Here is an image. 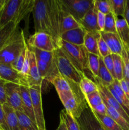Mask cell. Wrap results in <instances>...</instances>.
I'll list each match as a JSON object with an SVG mask.
<instances>
[{
	"instance_id": "obj_1",
	"label": "cell",
	"mask_w": 129,
	"mask_h": 130,
	"mask_svg": "<svg viewBox=\"0 0 129 130\" xmlns=\"http://www.w3.org/2000/svg\"><path fill=\"white\" fill-rule=\"evenodd\" d=\"M34 4V0H6L0 19V27L10 22L18 26L20 22L32 11Z\"/></svg>"
},
{
	"instance_id": "obj_2",
	"label": "cell",
	"mask_w": 129,
	"mask_h": 130,
	"mask_svg": "<svg viewBox=\"0 0 129 130\" xmlns=\"http://www.w3.org/2000/svg\"><path fill=\"white\" fill-rule=\"evenodd\" d=\"M58 46L64 52L67 58L78 71L84 74V71L89 69V53L84 45H75L60 39Z\"/></svg>"
},
{
	"instance_id": "obj_3",
	"label": "cell",
	"mask_w": 129,
	"mask_h": 130,
	"mask_svg": "<svg viewBox=\"0 0 129 130\" xmlns=\"http://www.w3.org/2000/svg\"><path fill=\"white\" fill-rule=\"evenodd\" d=\"M26 44L24 32H20L18 29L10 42L0 51V63L12 66Z\"/></svg>"
},
{
	"instance_id": "obj_4",
	"label": "cell",
	"mask_w": 129,
	"mask_h": 130,
	"mask_svg": "<svg viewBox=\"0 0 129 130\" xmlns=\"http://www.w3.org/2000/svg\"><path fill=\"white\" fill-rule=\"evenodd\" d=\"M54 61L59 74L68 81L79 85L81 80L85 77L84 74L78 71L75 67L59 48L54 51Z\"/></svg>"
},
{
	"instance_id": "obj_5",
	"label": "cell",
	"mask_w": 129,
	"mask_h": 130,
	"mask_svg": "<svg viewBox=\"0 0 129 130\" xmlns=\"http://www.w3.org/2000/svg\"><path fill=\"white\" fill-rule=\"evenodd\" d=\"M35 32L48 33L52 36L51 28L49 20L48 0H34L32 10Z\"/></svg>"
},
{
	"instance_id": "obj_6",
	"label": "cell",
	"mask_w": 129,
	"mask_h": 130,
	"mask_svg": "<svg viewBox=\"0 0 129 130\" xmlns=\"http://www.w3.org/2000/svg\"><path fill=\"white\" fill-rule=\"evenodd\" d=\"M63 12L81 21L94 3V0H59Z\"/></svg>"
},
{
	"instance_id": "obj_7",
	"label": "cell",
	"mask_w": 129,
	"mask_h": 130,
	"mask_svg": "<svg viewBox=\"0 0 129 130\" xmlns=\"http://www.w3.org/2000/svg\"><path fill=\"white\" fill-rule=\"evenodd\" d=\"M48 10L52 37L58 46L60 39V27L63 17L59 0H48Z\"/></svg>"
},
{
	"instance_id": "obj_8",
	"label": "cell",
	"mask_w": 129,
	"mask_h": 130,
	"mask_svg": "<svg viewBox=\"0 0 129 130\" xmlns=\"http://www.w3.org/2000/svg\"><path fill=\"white\" fill-rule=\"evenodd\" d=\"M29 91L38 130H46L42 103V86H32L29 88Z\"/></svg>"
},
{
	"instance_id": "obj_9",
	"label": "cell",
	"mask_w": 129,
	"mask_h": 130,
	"mask_svg": "<svg viewBox=\"0 0 129 130\" xmlns=\"http://www.w3.org/2000/svg\"><path fill=\"white\" fill-rule=\"evenodd\" d=\"M28 46L47 52H54L58 48L53 37L48 33L39 32L30 36L27 42Z\"/></svg>"
},
{
	"instance_id": "obj_10",
	"label": "cell",
	"mask_w": 129,
	"mask_h": 130,
	"mask_svg": "<svg viewBox=\"0 0 129 130\" xmlns=\"http://www.w3.org/2000/svg\"><path fill=\"white\" fill-rule=\"evenodd\" d=\"M59 99L64 107V110L72 116L75 119H77L80 115L82 110L88 105H82L78 102L73 91H65L58 94Z\"/></svg>"
},
{
	"instance_id": "obj_11",
	"label": "cell",
	"mask_w": 129,
	"mask_h": 130,
	"mask_svg": "<svg viewBox=\"0 0 129 130\" xmlns=\"http://www.w3.org/2000/svg\"><path fill=\"white\" fill-rule=\"evenodd\" d=\"M76 120L83 130H106L96 118L89 105L84 108Z\"/></svg>"
},
{
	"instance_id": "obj_12",
	"label": "cell",
	"mask_w": 129,
	"mask_h": 130,
	"mask_svg": "<svg viewBox=\"0 0 129 130\" xmlns=\"http://www.w3.org/2000/svg\"><path fill=\"white\" fill-rule=\"evenodd\" d=\"M20 86L18 84L11 82H6L5 92H6V104L11 106L16 111L24 112L22 103V96Z\"/></svg>"
},
{
	"instance_id": "obj_13",
	"label": "cell",
	"mask_w": 129,
	"mask_h": 130,
	"mask_svg": "<svg viewBox=\"0 0 129 130\" xmlns=\"http://www.w3.org/2000/svg\"><path fill=\"white\" fill-rule=\"evenodd\" d=\"M92 81L96 83V85L98 86V90L99 91V93L101 95V97H102V100H105L110 106L112 107L113 108L115 109L116 110H117L119 113L120 114V115L125 119V120L129 123V116H128V114H126V112L122 108V107L121 106L120 104L116 101V99L113 97L112 95H111V93L110 92V91L108 90L107 87L104 86L102 83H101V81H99V79H98L97 77H93L92 78Z\"/></svg>"
},
{
	"instance_id": "obj_14",
	"label": "cell",
	"mask_w": 129,
	"mask_h": 130,
	"mask_svg": "<svg viewBox=\"0 0 129 130\" xmlns=\"http://www.w3.org/2000/svg\"><path fill=\"white\" fill-rule=\"evenodd\" d=\"M0 77L6 82L18 84L21 86H27L28 84L20 72L16 71L11 66L0 63Z\"/></svg>"
},
{
	"instance_id": "obj_15",
	"label": "cell",
	"mask_w": 129,
	"mask_h": 130,
	"mask_svg": "<svg viewBox=\"0 0 129 130\" xmlns=\"http://www.w3.org/2000/svg\"><path fill=\"white\" fill-rule=\"evenodd\" d=\"M29 60H30V69L29 74L27 77L29 88L34 86H40L42 88L43 84L45 81L40 76L39 70L37 63L35 53L29 50Z\"/></svg>"
},
{
	"instance_id": "obj_16",
	"label": "cell",
	"mask_w": 129,
	"mask_h": 130,
	"mask_svg": "<svg viewBox=\"0 0 129 130\" xmlns=\"http://www.w3.org/2000/svg\"><path fill=\"white\" fill-rule=\"evenodd\" d=\"M97 10L94 6V3L87 13L80 22L81 27L89 32H99L97 27Z\"/></svg>"
},
{
	"instance_id": "obj_17",
	"label": "cell",
	"mask_w": 129,
	"mask_h": 130,
	"mask_svg": "<svg viewBox=\"0 0 129 130\" xmlns=\"http://www.w3.org/2000/svg\"><path fill=\"white\" fill-rule=\"evenodd\" d=\"M36 60L40 76L45 82L52 83L53 80L60 75L54 61L53 64L49 65L37 58Z\"/></svg>"
},
{
	"instance_id": "obj_18",
	"label": "cell",
	"mask_w": 129,
	"mask_h": 130,
	"mask_svg": "<svg viewBox=\"0 0 129 130\" xmlns=\"http://www.w3.org/2000/svg\"><path fill=\"white\" fill-rule=\"evenodd\" d=\"M87 31L83 27L77 28L62 33L60 39L75 45L82 46L84 44V39Z\"/></svg>"
},
{
	"instance_id": "obj_19",
	"label": "cell",
	"mask_w": 129,
	"mask_h": 130,
	"mask_svg": "<svg viewBox=\"0 0 129 130\" xmlns=\"http://www.w3.org/2000/svg\"><path fill=\"white\" fill-rule=\"evenodd\" d=\"M100 34L107 44L111 54L121 55L123 46L118 35L115 33L104 32H101Z\"/></svg>"
},
{
	"instance_id": "obj_20",
	"label": "cell",
	"mask_w": 129,
	"mask_h": 130,
	"mask_svg": "<svg viewBox=\"0 0 129 130\" xmlns=\"http://www.w3.org/2000/svg\"><path fill=\"white\" fill-rule=\"evenodd\" d=\"M20 90H21L23 111L34 123L36 124L34 110H33L32 102L29 91V88L27 86H20Z\"/></svg>"
},
{
	"instance_id": "obj_21",
	"label": "cell",
	"mask_w": 129,
	"mask_h": 130,
	"mask_svg": "<svg viewBox=\"0 0 129 130\" xmlns=\"http://www.w3.org/2000/svg\"><path fill=\"white\" fill-rule=\"evenodd\" d=\"M116 19V33L120 38L123 45L128 48L129 46V26L123 17H118Z\"/></svg>"
},
{
	"instance_id": "obj_22",
	"label": "cell",
	"mask_w": 129,
	"mask_h": 130,
	"mask_svg": "<svg viewBox=\"0 0 129 130\" xmlns=\"http://www.w3.org/2000/svg\"><path fill=\"white\" fill-rule=\"evenodd\" d=\"M18 26L13 22H10L0 28V51L10 42Z\"/></svg>"
},
{
	"instance_id": "obj_23",
	"label": "cell",
	"mask_w": 129,
	"mask_h": 130,
	"mask_svg": "<svg viewBox=\"0 0 129 130\" xmlns=\"http://www.w3.org/2000/svg\"><path fill=\"white\" fill-rule=\"evenodd\" d=\"M5 115L6 124L10 130H19L18 121L16 110L13 109L8 104L5 103L3 105Z\"/></svg>"
},
{
	"instance_id": "obj_24",
	"label": "cell",
	"mask_w": 129,
	"mask_h": 130,
	"mask_svg": "<svg viewBox=\"0 0 129 130\" xmlns=\"http://www.w3.org/2000/svg\"><path fill=\"white\" fill-rule=\"evenodd\" d=\"M100 35V32H87L84 39V46L88 53L97 55L99 56V52L97 46V38Z\"/></svg>"
},
{
	"instance_id": "obj_25",
	"label": "cell",
	"mask_w": 129,
	"mask_h": 130,
	"mask_svg": "<svg viewBox=\"0 0 129 130\" xmlns=\"http://www.w3.org/2000/svg\"><path fill=\"white\" fill-rule=\"evenodd\" d=\"M101 83L106 87H108L115 81L110 72L106 68L103 62V58L99 57V69L98 76H97Z\"/></svg>"
},
{
	"instance_id": "obj_26",
	"label": "cell",
	"mask_w": 129,
	"mask_h": 130,
	"mask_svg": "<svg viewBox=\"0 0 129 130\" xmlns=\"http://www.w3.org/2000/svg\"><path fill=\"white\" fill-rule=\"evenodd\" d=\"M103 100V102L106 105V109H107V115L109 116L110 118H112L121 128L123 130H129V123L124 119L120 113L115 110L114 108L110 106L105 100Z\"/></svg>"
},
{
	"instance_id": "obj_27",
	"label": "cell",
	"mask_w": 129,
	"mask_h": 130,
	"mask_svg": "<svg viewBox=\"0 0 129 130\" xmlns=\"http://www.w3.org/2000/svg\"><path fill=\"white\" fill-rule=\"evenodd\" d=\"M79 27H81V25L78 21H77L72 15L64 13L63 11L60 27V35L64 32Z\"/></svg>"
},
{
	"instance_id": "obj_28",
	"label": "cell",
	"mask_w": 129,
	"mask_h": 130,
	"mask_svg": "<svg viewBox=\"0 0 129 130\" xmlns=\"http://www.w3.org/2000/svg\"><path fill=\"white\" fill-rule=\"evenodd\" d=\"M18 121L19 130H38L37 124L24 112L16 111Z\"/></svg>"
},
{
	"instance_id": "obj_29",
	"label": "cell",
	"mask_w": 129,
	"mask_h": 130,
	"mask_svg": "<svg viewBox=\"0 0 129 130\" xmlns=\"http://www.w3.org/2000/svg\"><path fill=\"white\" fill-rule=\"evenodd\" d=\"M94 114L106 130H123L122 128L107 114L101 115L95 112H94Z\"/></svg>"
},
{
	"instance_id": "obj_30",
	"label": "cell",
	"mask_w": 129,
	"mask_h": 130,
	"mask_svg": "<svg viewBox=\"0 0 129 130\" xmlns=\"http://www.w3.org/2000/svg\"><path fill=\"white\" fill-rule=\"evenodd\" d=\"M28 47L30 51L35 53L36 58L49 65H51L54 63V52H47L37 48Z\"/></svg>"
},
{
	"instance_id": "obj_31",
	"label": "cell",
	"mask_w": 129,
	"mask_h": 130,
	"mask_svg": "<svg viewBox=\"0 0 129 130\" xmlns=\"http://www.w3.org/2000/svg\"><path fill=\"white\" fill-rule=\"evenodd\" d=\"M80 89L82 93L86 96L98 90V86L92 80L85 77L81 80L79 85Z\"/></svg>"
},
{
	"instance_id": "obj_32",
	"label": "cell",
	"mask_w": 129,
	"mask_h": 130,
	"mask_svg": "<svg viewBox=\"0 0 129 130\" xmlns=\"http://www.w3.org/2000/svg\"><path fill=\"white\" fill-rule=\"evenodd\" d=\"M113 60V71L115 75V79L120 81L123 79V65L121 55L112 54Z\"/></svg>"
},
{
	"instance_id": "obj_33",
	"label": "cell",
	"mask_w": 129,
	"mask_h": 130,
	"mask_svg": "<svg viewBox=\"0 0 129 130\" xmlns=\"http://www.w3.org/2000/svg\"><path fill=\"white\" fill-rule=\"evenodd\" d=\"M60 118L64 122L68 130H80V127L77 120L64 109L61 112Z\"/></svg>"
},
{
	"instance_id": "obj_34",
	"label": "cell",
	"mask_w": 129,
	"mask_h": 130,
	"mask_svg": "<svg viewBox=\"0 0 129 130\" xmlns=\"http://www.w3.org/2000/svg\"><path fill=\"white\" fill-rule=\"evenodd\" d=\"M51 84L55 87L58 94L65 91H72V88L68 81L61 75L56 77Z\"/></svg>"
},
{
	"instance_id": "obj_35",
	"label": "cell",
	"mask_w": 129,
	"mask_h": 130,
	"mask_svg": "<svg viewBox=\"0 0 129 130\" xmlns=\"http://www.w3.org/2000/svg\"><path fill=\"white\" fill-rule=\"evenodd\" d=\"M111 13L115 17H123L125 13L126 0H110Z\"/></svg>"
},
{
	"instance_id": "obj_36",
	"label": "cell",
	"mask_w": 129,
	"mask_h": 130,
	"mask_svg": "<svg viewBox=\"0 0 129 130\" xmlns=\"http://www.w3.org/2000/svg\"><path fill=\"white\" fill-rule=\"evenodd\" d=\"M88 69L94 77L98 76L99 69V56L89 53Z\"/></svg>"
},
{
	"instance_id": "obj_37",
	"label": "cell",
	"mask_w": 129,
	"mask_h": 130,
	"mask_svg": "<svg viewBox=\"0 0 129 130\" xmlns=\"http://www.w3.org/2000/svg\"><path fill=\"white\" fill-rule=\"evenodd\" d=\"M85 100L91 109H94L96 107L103 102V100L100 95L99 90L95 92L89 94V95H86L85 96Z\"/></svg>"
},
{
	"instance_id": "obj_38",
	"label": "cell",
	"mask_w": 129,
	"mask_h": 130,
	"mask_svg": "<svg viewBox=\"0 0 129 130\" xmlns=\"http://www.w3.org/2000/svg\"><path fill=\"white\" fill-rule=\"evenodd\" d=\"M103 32L117 34L116 29V19L113 13L110 12L106 15V21Z\"/></svg>"
},
{
	"instance_id": "obj_39",
	"label": "cell",
	"mask_w": 129,
	"mask_h": 130,
	"mask_svg": "<svg viewBox=\"0 0 129 130\" xmlns=\"http://www.w3.org/2000/svg\"><path fill=\"white\" fill-rule=\"evenodd\" d=\"M111 85H112L113 88L115 90L116 93L117 94L119 98L123 102L125 106L129 110V99H128V97L126 96L125 93H124L123 90H122V88H121V85H120V81L116 79H115V81H114V82Z\"/></svg>"
},
{
	"instance_id": "obj_40",
	"label": "cell",
	"mask_w": 129,
	"mask_h": 130,
	"mask_svg": "<svg viewBox=\"0 0 129 130\" xmlns=\"http://www.w3.org/2000/svg\"><path fill=\"white\" fill-rule=\"evenodd\" d=\"M121 57L123 65V79L129 80V49L126 46H123Z\"/></svg>"
},
{
	"instance_id": "obj_41",
	"label": "cell",
	"mask_w": 129,
	"mask_h": 130,
	"mask_svg": "<svg viewBox=\"0 0 129 130\" xmlns=\"http://www.w3.org/2000/svg\"><path fill=\"white\" fill-rule=\"evenodd\" d=\"M94 5L97 11L104 15L111 12L110 0H94Z\"/></svg>"
},
{
	"instance_id": "obj_42",
	"label": "cell",
	"mask_w": 129,
	"mask_h": 130,
	"mask_svg": "<svg viewBox=\"0 0 129 130\" xmlns=\"http://www.w3.org/2000/svg\"><path fill=\"white\" fill-rule=\"evenodd\" d=\"M97 46H98V50L99 52L100 57L102 58H104L109 55L111 54L107 44L102 38L101 34L97 38Z\"/></svg>"
},
{
	"instance_id": "obj_43",
	"label": "cell",
	"mask_w": 129,
	"mask_h": 130,
	"mask_svg": "<svg viewBox=\"0 0 129 130\" xmlns=\"http://www.w3.org/2000/svg\"><path fill=\"white\" fill-rule=\"evenodd\" d=\"M29 52H30V51H29V47H28V45H27V50H26V54H25V59H24V65H23L22 69L21 72H20L21 75L24 77V79L26 80V81H27V77L28 74H29V69H30Z\"/></svg>"
},
{
	"instance_id": "obj_44",
	"label": "cell",
	"mask_w": 129,
	"mask_h": 130,
	"mask_svg": "<svg viewBox=\"0 0 129 130\" xmlns=\"http://www.w3.org/2000/svg\"><path fill=\"white\" fill-rule=\"evenodd\" d=\"M27 48V44H26L25 48L23 50V52H22L21 54L19 55V57H18L17 59L16 60V61L15 62V63L11 66V67L13 69H15L16 71H18V72H21L22 69L23 65H24V59H25V54H26V50Z\"/></svg>"
},
{
	"instance_id": "obj_45",
	"label": "cell",
	"mask_w": 129,
	"mask_h": 130,
	"mask_svg": "<svg viewBox=\"0 0 129 130\" xmlns=\"http://www.w3.org/2000/svg\"><path fill=\"white\" fill-rule=\"evenodd\" d=\"M103 58V62L104 63V65L106 66V68L108 70L109 72H110V74H111V76H113L114 79H115V75L113 71V57L112 54H110L109 55H108L107 57H104Z\"/></svg>"
},
{
	"instance_id": "obj_46",
	"label": "cell",
	"mask_w": 129,
	"mask_h": 130,
	"mask_svg": "<svg viewBox=\"0 0 129 130\" xmlns=\"http://www.w3.org/2000/svg\"><path fill=\"white\" fill-rule=\"evenodd\" d=\"M105 21H106V15L101 12H97V27L99 32H103L105 26Z\"/></svg>"
},
{
	"instance_id": "obj_47",
	"label": "cell",
	"mask_w": 129,
	"mask_h": 130,
	"mask_svg": "<svg viewBox=\"0 0 129 130\" xmlns=\"http://www.w3.org/2000/svg\"><path fill=\"white\" fill-rule=\"evenodd\" d=\"M6 81L0 79V104L3 105L6 103V92H5V83Z\"/></svg>"
},
{
	"instance_id": "obj_48",
	"label": "cell",
	"mask_w": 129,
	"mask_h": 130,
	"mask_svg": "<svg viewBox=\"0 0 129 130\" xmlns=\"http://www.w3.org/2000/svg\"><path fill=\"white\" fill-rule=\"evenodd\" d=\"M0 128L2 130H10L6 124L3 105L0 104Z\"/></svg>"
},
{
	"instance_id": "obj_49",
	"label": "cell",
	"mask_w": 129,
	"mask_h": 130,
	"mask_svg": "<svg viewBox=\"0 0 129 130\" xmlns=\"http://www.w3.org/2000/svg\"><path fill=\"white\" fill-rule=\"evenodd\" d=\"M92 110L94 112L101 114V115H106V114H107V109H106V105L104 102L101 103L100 105H97L94 109H92Z\"/></svg>"
},
{
	"instance_id": "obj_50",
	"label": "cell",
	"mask_w": 129,
	"mask_h": 130,
	"mask_svg": "<svg viewBox=\"0 0 129 130\" xmlns=\"http://www.w3.org/2000/svg\"><path fill=\"white\" fill-rule=\"evenodd\" d=\"M123 17L125 19V20H126V22H127L128 25L129 26V0H126L125 13H124Z\"/></svg>"
},
{
	"instance_id": "obj_51",
	"label": "cell",
	"mask_w": 129,
	"mask_h": 130,
	"mask_svg": "<svg viewBox=\"0 0 129 130\" xmlns=\"http://www.w3.org/2000/svg\"><path fill=\"white\" fill-rule=\"evenodd\" d=\"M56 130H68L67 129V126H66V124L64 123V122L63 121V120L60 118V122H59V124L58 128H57Z\"/></svg>"
},
{
	"instance_id": "obj_52",
	"label": "cell",
	"mask_w": 129,
	"mask_h": 130,
	"mask_svg": "<svg viewBox=\"0 0 129 130\" xmlns=\"http://www.w3.org/2000/svg\"><path fill=\"white\" fill-rule=\"evenodd\" d=\"M5 3H6V0H3V2L0 4V19H1V13H2V11H3V8L4 7V5H5ZM1 28V27H0Z\"/></svg>"
},
{
	"instance_id": "obj_53",
	"label": "cell",
	"mask_w": 129,
	"mask_h": 130,
	"mask_svg": "<svg viewBox=\"0 0 129 130\" xmlns=\"http://www.w3.org/2000/svg\"><path fill=\"white\" fill-rule=\"evenodd\" d=\"M3 0H0V4L3 2Z\"/></svg>"
},
{
	"instance_id": "obj_54",
	"label": "cell",
	"mask_w": 129,
	"mask_h": 130,
	"mask_svg": "<svg viewBox=\"0 0 129 130\" xmlns=\"http://www.w3.org/2000/svg\"><path fill=\"white\" fill-rule=\"evenodd\" d=\"M80 130H83V129H82V128H80Z\"/></svg>"
},
{
	"instance_id": "obj_55",
	"label": "cell",
	"mask_w": 129,
	"mask_h": 130,
	"mask_svg": "<svg viewBox=\"0 0 129 130\" xmlns=\"http://www.w3.org/2000/svg\"><path fill=\"white\" fill-rule=\"evenodd\" d=\"M0 130H2V129H1V128H0Z\"/></svg>"
},
{
	"instance_id": "obj_56",
	"label": "cell",
	"mask_w": 129,
	"mask_h": 130,
	"mask_svg": "<svg viewBox=\"0 0 129 130\" xmlns=\"http://www.w3.org/2000/svg\"><path fill=\"white\" fill-rule=\"evenodd\" d=\"M0 79H1V77H0Z\"/></svg>"
},
{
	"instance_id": "obj_57",
	"label": "cell",
	"mask_w": 129,
	"mask_h": 130,
	"mask_svg": "<svg viewBox=\"0 0 129 130\" xmlns=\"http://www.w3.org/2000/svg\"><path fill=\"white\" fill-rule=\"evenodd\" d=\"M128 49H129V46H128Z\"/></svg>"
}]
</instances>
